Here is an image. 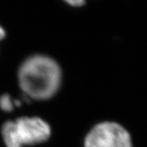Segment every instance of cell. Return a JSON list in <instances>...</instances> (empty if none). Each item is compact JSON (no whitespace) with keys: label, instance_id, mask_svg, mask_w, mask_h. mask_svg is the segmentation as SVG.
Wrapping results in <instances>:
<instances>
[{"label":"cell","instance_id":"cell-6","mask_svg":"<svg viewBox=\"0 0 147 147\" xmlns=\"http://www.w3.org/2000/svg\"><path fill=\"white\" fill-rule=\"evenodd\" d=\"M6 36V32L5 30L3 28L2 26H0V41L1 40H3Z\"/></svg>","mask_w":147,"mask_h":147},{"label":"cell","instance_id":"cell-2","mask_svg":"<svg viewBox=\"0 0 147 147\" xmlns=\"http://www.w3.org/2000/svg\"><path fill=\"white\" fill-rule=\"evenodd\" d=\"M51 127L38 117H21L7 121L2 127L6 147H24L46 142L51 136Z\"/></svg>","mask_w":147,"mask_h":147},{"label":"cell","instance_id":"cell-3","mask_svg":"<svg viewBox=\"0 0 147 147\" xmlns=\"http://www.w3.org/2000/svg\"><path fill=\"white\" fill-rule=\"evenodd\" d=\"M84 147H132V142L129 132L119 123L103 122L87 134Z\"/></svg>","mask_w":147,"mask_h":147},{"label":"cell","instance_id":"cell-4","mask_svg":"<svg viewBox=\"0 0 147 147\" xmlns=\"http://www.w3.org/2000/svg\"><path fill=\"white\" fill-rule=\"evenodd\" d=\"M18 102H16V100H12L9 95H3L0 97V108L1 110L5 112H11L14 109V106Z\"/></svg>","mask_w":147,"mask_h":147},{"label":"cell","instance_id":"cell-5","mask_svg":"<svg viewBox=\"0 0 147 147\" xmlns=\"http://www.w3.org/2000/svg\"><path fill=\"white\" fill-rule=\"evenodd\" d=\"M69 5L73 6V7H81L85 4L86 1L85 0H64Z\"/></svg>","mask_w":147,"mask_h":147},{"label":"cell","instance_id":"cell-1","mask_svg":"<svg viewBox=\"0 0 147 147\" xmlns=\"http://www.w3.org/2000/svg\"><path fill=\"white\" fill-rule=\"evenodd\" d=\"M61 69L53 58L31 56L21 64L18 81L21 90L34 100H47L57 93L61 84Z\"/></svg>","mask_w":147,"mask_h":147}]
</instances>
